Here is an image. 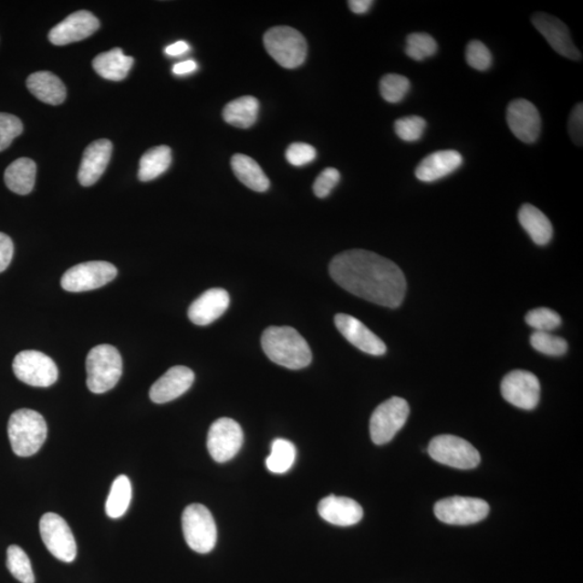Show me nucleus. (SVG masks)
Instances as JSON below:
<instances>
[{"mask_svg":"<svg viewBox=\"0 0 583 583\" xmlns=\"http://www.w3.org/2000/svg\"><path fill=\"white\" fill-rule=\"evenodd\" d=\"M329 275L344 290L388 308H398L406 292V280L398 265L376 253L350 250L329 264Z\"/></svg>","mask_w":583,"mask_h":583,"instance_id":"nucleus-1","label":"nucleus"},{"mask_svg":"<svg viewBox=\"0 0 583 583\" xmlns=\"http://www.w3.org/2000/svg\"><path fill=\"white\" fill-rule=\"evenodd\" d=\"M262 347L270 360L286 369H304L312 360L307 341L291 327H270L265 329Z\"/></svg>","mask_w":583,"mask_h":583,"instance_id":"nucleus-2","label":"nucleus"},{"mask_svg":"<svg viewBox=\"0 0 583 583\" xmlns=\"http://www.w3.org/2000/svg\"><path fill=\"white\" fill-rule=\"evenodd\" d=\"M48 434V427L43 415L27 409L16 411L10 416L8 435L16 455L29 457L35 455L44 445Z\"/></svg>","mask_w":583,"mask_h":583,"instance_id":"nucleus-3","label":"nucleus"},{"mask_svg":"<svg viewBox=\"0 0 583 583\" xmlns=\"http://www.w3.org/2000/svg\"><path fill=\"white\" fill-rule=\"evenodd\" d=\"M87 386L93 393L111 390L122 375V358L114 346L103 344L94 347L88 353Z\"/></svg>","mask_w":583,"mask_h":583,"instance_id":"nucleus-4","label":"nucleus"},{"mask_svg":"<svg viewBox=\"0 0 583 583\" xmlns=\"http://www.w3.org/2000/svg\"><path fill=\"white\" fill-rule=\"evenodd\" d=\"M265 49L280 67L292 69L303 65L307 57V41L296 28L276 26L264 35Z\"/></svg>","mask_w":583,"mask_h":583,"instance_id":"nucleus-5","label":"nucleus"},{"mask_svg":"<svg viewBox=\"0 0 583 583\" xmlns=\"http://www.w3.org/2000/svg\"><path fill=\"white\" fill-rule=\"evenodd\" d=\"M182 533L186 544L198 553H209L214 549L217 529L213 516L203 505H188L182 515Z\"/></svg>","mask_w":583,"mask_h":583,"instance_id":"nucleus-6","label":"nucleus"},{"mask_svg":"<svg viewBox=\"0 0 583 583\" xmlns=\"http://www.w3.org/2000/svg\"><path fill=\"white\" fill-rule=\"evenodd\" d=\"M428 453L433 461L457 469H474L479 466L478 450L468 441L455 435H438L430 441Z\"/></svg>","mask_w":583,"mask_h":583,"instance_id":"nucleus-7","label":"nucleus"},{"mask_svg":"<svg viewBox=\"0 0 583 583\" xmlns=\"http://www.w3.org/2000/svg\"><path fill=\"white\" fill-rule=\"evenodd\" d=\"M409 415V403L402 398L393 397L377 406L370 422V438L374 443H389L403 428Z\"/></svg>","mask_w":583,"mask_h":583,"instance_id":"nucleus-8","label":"nucleus"},{"mask_svg":"<svg viewBox=\"0 0 583 583\" xmlns=\"http://www.w3.org/2000/svg\"><path fill=\"white\" fill-rule=\"evenodd\" d=\"M17 380L32 387H50L57 380V364L45 353L25 350L17 353L13 363Z\"/></svg>","mask_w":583,"mask_h":583,"instance_id":"nucleus-9","label":"nucleus"},{"mask_svg":"<svg viewBox=\"0 0 583 583\" xmlns=\"http://www.w3.org/2000/svg\"><path fill=\"white\" fill-rule=\"evenodd\" d=\"M39 531L47 549L65 563H72L78 556V545L67 521L58 515L46 514L40 518Z\"/></svg>","mask_w":583,"mask_h":583,"instance_id":"nucleus-10","label":"nucleus"},{"mask_svg":"<svg viewBox=\"0 0 583 583\" xmlns=\"http://www.w3.org/2000/svg\"><path fill=\"white\" fill-rule=\"evenodd\" d=\"M118 270L108 262H88L69 268L62 276L61 286L68 292H87L102 287L116 278Z\"/></svg>","mask_w":583,"mask_h":583,"instance_id":"nucleus-11","label":"nucleus"},{"mask_svg":"<svg viewBox=\"0 0 583 583\" xmlns=\"http://www.w3.org/2000/svg\"><path fill=\"white\" fill-rule=\"evenodd\" d=\"M490 514V505L479 498L450 497L439 500L434 515L441 522L450 526H471L484 520Z\"/></svg>","mask_w":583,"mask_h":583,"instance_id":"nucleus-12","label":"nucleus"},{"mask_svg":"<svg viewBox=\"0 0 583 583\" xmlns=\"http://www.w3.org/2000/svg\"><path fill=\"white\" fill-rule=\"evenodd\" d=\"M244 432L237 422L220 418L212 423L208 433V450L216 463L231 461L244 444Z\"/></svg>","mask_w":583,"mask_h":583,"instance_id":"nucleus-13","label":"nucleus"},{"mask_svg":"<svg viewBox=\"0 0 583 583\" xmlns=\"http://www.w3.org/2000/svg\"><path fill=\"white\" fill-rule=\"evenodd\" d=\"M502 393L505 401L516 408L534 410L540 399V382L533 373L516 370L505 376Z\"/></svg>","mask_w":583,"mask_h":583,"instance_id":"nucleus-14","label":"nucleus"},{"mask_svg":"<svg viewBox=\"0 0 583 583\" xmlns=\"http://www.w3.org/2000/svg\"><path fill=\"white\" fill-rule=\"evenodd\" d=\"M506 122L512 133L522 142L532 144L538 140L541 118L536 106L527 99H517L506 109Z\"/></svg>","mask_w":583,"mask_h":583,"instance_id":"nucleus-15","label":"nucleus"},{"mask_svg":"<svg viewBox=\"0 0 583 583\" xmlns=\"http://www.w3.org/2000/svg\"><path fill=\"white\" fill-rule=\"evenodd\" d=\"M532 23L558 55L574 61L581 60V52L577 49L567 26L561 20L547 14L538 13L533 16Z\"/></svg>","mask_w":583,"mask_h":583,"instance_id":"nucleus-16","label":"nucleus"},{"mask_svg":"<svg viewBox=\"0 0 583 583\" xmlns=\"http://www.w3.org/2000/svg\"><path fill=\"white\" fill-rule=\"evenodd\" d=\"M99 27V21L97 16L89 11H78L51 29L49 40L56 46L78 43L91 36Z\"/></svg>","mask_w":583,"mask_h":583,"instance_id":"nucleus-17","label":"nucleus"},{"mask_svg":"<svg viewBox=\"0 0 583 583\" xmlns=\"http://www.w3.org/2000/svg\"><path fill=\"white\" fill-rule=\"evenodd\" d=\"M334 321L340 334L359 350L369 353L370 356L385 355L387 347L384 341L357 318L338 314L335 316Z\"/></svg>","mask_w":583,"mask_h":583,"instance_id":"nucleus-18","label":"nucleus"},{"mask_svg":"<svg viewBox=\"0 0 583 583\" xmlns=\"http://www.w3.org/2000/svg\"><path fill=\"white\" fill-rule=\"evenodd\" d=\"M194 381V374L186 367H173L162 375L150 390L152 402L163 404L173 401L190 390Z\"/></svg>","mask_w":583,"mask_h":583,"instance_id":"nucleus-19","label":"nucleus"},{"mask_svg":"<svg viewBox=\"0 0 583 583\" xmlns=\"http://www.w3.org/2000/svg\"><path fill=\"white\" fill-rule=\"evenodd\" d=\"M231 304V297L224 288H210L200 296L188 309V318L196 326L204 327L213 323Z\"/></svg>","mask_w":583,"mask_h":583,"instance_id":"nucleus-20","label":"nucleus"},{"mask_svg":"<svg viewBox=\"0 0 583 583\" xmlns=\"http://www.w3.org/2000/svg\"><path fill=\"white\" fill-rule=\"evenodd\" d=\"M113 144L109 140L94 141L87 147L78 171V180L82 186L89 187L101 179L108 168Z\"/></svg>","mask_w":583,"mask_h":583,"instance_id":"nucleus-21","label":"nucleus"},{"mask_svg":"<svg viewBox=\"0 0 583 583\" xmlns=\"http://www.w3.org/2000/svg\"><path fill=\"white\" fill-rule=\"evenodd\" d=\"M318 512L324 521L338 526H355L363 517L362 506L356 500L335 495L323 498L318 505Z\"/></svg>","mask_w":583,"mask_h":583,"instance_id":"nucleus-22","label":"nucleus"},{"mask_svg":"<svg viewBox=\"0 0 583 583\" xmlns=\"http://www.w3.org/2000/svg\"><path fill=\"white\" fill-rule=\"evenodd\" d=\"M463 159L456 151H438L429 155L418 164L416 178L432 182L445 178L462 167Z\"/></svg>","mask_w":583,"mask_h":583,"instance_id":"nucleus-23","label":"nucleus"},{"mask_svg":"<svg viewBox=\"0 0 583 583\" xmlns=\"http://www.w3.org/2000/svg\"><path fill=\"white\" fill-rule=\"evenodd\" d=\"M26 86L34 97L47 104L60 105L67 99V88L57 75L50 72H37L28 76Z\"/></svg>","mask_w":583,"mask_h":583,"instance_id":"nucleus-24","label":"nucleus"},{"mask_svg":"<svg viewBox=\"0 0 583 583\" xmlns=\"http://www.w3.org/2000/svg\"><path fill=\"white\" fill-rule=\"evenodd\" d=\"M133 62L132 57L126 56L120 48H114L97 56L92 65L102 78L121 81L127 78Z\"/></svg>","mask_w":583,"mask_h":583,"instance_id":"nucleus-25","label":"nucleus"},{"mask_svg":"<svg viewBox=\"0 0 583 583\" xmlns=\"http://www.w3.org/2000/svg\"><path fill=\"white\" fill-rule=\"evenodd\" d=\"M37 167L32 159H16L5 169V182L11 192L17 194H27L33 191L36 181Z\"/></svg>","mask_w":583,"mask_h":583,"instance_id":"nucleus-26","label":"nucleus"},{"mask_svg":"<svg viewBox=\"0 0 583 583\" xmlns=\"http://www.w3.org/2000/svg\"><path fill=\"white\" fill-rule=\"evenodd\" d=\"M518 221L536 245H546L550 243L552 224L539 209L529 203L524 204L518 212Z\"/></svg>","mask_w":583,"mask_h":583,"instance_id":"nucleus-27","label":"nucleus"},{"mask_svg":"<svg viewBox=\"0 0 583 583\" xmlns=\"http://www.w3.org/2000/svg\"><path fill=\"white\" fill-rule=\"evenodd\" d=\"M231 164L234 175L247 188L257 193L268 191L270 182L255 159L243 154H235L232 158Z\"/></svg>","mask_w":583,"mask_h":583,"instance_id":"nucleus-28","label":"nucleus"},{"mask_svg":"<svg viewBox=\"0 0 583 583\" xmlns=\"http://www.w3.org/2000/svg\"><path fill=\"white\" fill-rule=\"evenodd\" d=\"M258 110L257 99L243 97L228 103L223 110V117L229 125L247 129L256 122Z\"/></svg>","mask_w":583,"mask_h":583,"instance_id":"nucleus-29","label":"nucleus"},{"mask_svg":"<svg viewBox=\"0 0 583 583\" xmlns=\"http://www.w3.org/2000/svg\"><path fill=\"white\" fill-rule=\"evenodd\" d=\"M172 162V151L169 146L161 145L147 151L141 158L139 180L150 182L161 176Z\"/></svg>","mask_w":583,"mask_h":583,"instance_id":"nucleus-30","label":"nucleus"},{"mask_svg":"<svg viewBox=\"0 0 583 583\" xmlns=\"http://www.w3.org/2000/svg\"><path fill=\"white\" fill-rule=\"evenodd\" d=\"M132 499V486L128 476L120 475L110 487L105 511L110 518H120L126 514Z\"/></svg>","mask_w":583,"mask_h":583,"instance_id":"nucleus-31","label":"nucleus"},{"mask_svg":"<svg viewBox=\"0 0 583 583\" xmlns=\"http://www.w3.org/2000/svg\"><path fill=\"white\" fill-rule=\"evenodd\" d=\"M297 449L292 442L276 439L272 444V453L266 459V466L270 473L282 474L287 473L296 462Z\"/></svg>","mask_w":583,"mask_h":583,"instance_id":"nucleus-32","label":"nucleus"},{"mask_svg":"<svg viewBox=\"0 0 583 583\" xmlns=\"http://www.w3.org/2000/svg\"><path fill=\"white\" fill-rule=\"evenodd\" d=\"M7 567L10 574L22 583H35L32 564L19 546H10L7 550Z\"/></svg>","mask_w":583,"mask_h":583,"instance_id":"nucleus-33","label":"nucleus"},{"mask_svg":"<svg viewBox=\"0 0 583 583\" xmlns=\"http://www.w3.org/2000/svg\"><path fill=\"white\" fill-rule=\"evenodd\" d=\"M438 51L437 41L425 33H414L406 38L405 53L415 61H422Z\"/></svg>","mask_w":583,"mask_h":583,"instance_id":"nucleus-34","label":"nucleus"},{"mask_svg":"<svg viewBox=\"0 0 583 583\" xmlns=\"http://www.w3.org/2000/svg\"><path fill=\"white\" fill-rule=\"evenodd\" d=\"M411 82L399 74H388L382 78L380 84L381 97L389 103H399L408 96Z\"/></svg>","mask_w":583,"mask_h":583,"instance_id":"nucleus-35","label":"nucleus"},{"mask_svg":"<svg viewBox=\"0 0 583 583\" xmlns=\"http://www.w3.org/2000/svg\"><path fill=\"white\" fill-rule=\"evenodd\" d=\"M531 344L535 350L547 356H563L568 349L567 340L549 332H535L531 337Z\"/></svg>","mask_w":583,"mask_h":583,"instance_id":"nucleus-36","label":"nucleus"},{"mask_svg":"<svg viewBox=\"0 0 583 583\" xmlns=\"http://www.w3.org/2000/svg\"><path fill=\"white\" fill-rule=\"evenodd\" d=\"M426 127V120L420 116L403 117L394 122V131L398 137L410 143L420 141L425 133Z\"/></svg>","mask_w":583,"mask_h":583,"instance_id":"nucleus-37","label":"nucleus"},{"mask_svg":"<svg viewBox=\"0 0 583 583\" xmlns=\"http://www.w3.org/2000/svg\"><path fill=\"white\" fill-rule=\"evenodd\" d=\"M526 321L536 332H551L561 326L562 319L556 311L549 308H536L528 312Z\"/></svg>","mask_w":583,"mask_h":583,"instance_id":"nucleus-38","label":"nucleus"},{"mask_svg":"<svg viewBox=\"0 0 583 583\" xmlns=\"http://www.w3.org/2000/svg\"><path fill=\"white\" fill-rule=\"evenodd\" d=\"M466 61L471 68L485 72L492 67L493 57L484 44L479 40H473L467 47Z\"/></svg>","mask_w":583,"mask_h":583,"instance_id":"nucleus-39","label":"nucleus"},{"mask_svg":"<svg viewBox=\"0 0 583 583\" xmlns=\"http://www.w3.org/2000/svg\"><path fill=\"white\" fill-rule=\"evenodd\" d=\"M23 132V123L15 115L0 113V151L7 150Z\"/></svg>","mask_w":583,"mask_h":583,"instance_id":"nucleus-40","label":"nucleus"},{"mask_svg":"<svg viewBox=\"0 0 583 583\" xmlns=\"http://www.w3.org/2000/svg\"><path fill=\"white\" fill-rule=\"evenodd\" d=\"M317 151L314 146L306 143H293L286 151L288 163L294 167H303L315 161Z\"/></svg>","mask_w":583,"mask_h":583,"instance_id":"nucleus-41","label":"nucleus"},{"mask_svg":"<svg viewBox=\"0 0 583 583\" xmlns=\"http://www.w3.org/2000/svg\"><path fill=\"white\" fill-rule=\"evenodd\" d=\"M340 173L338 169L327 168L318 176L314 182V193L318 198H327L338 186Z\"/></svg>","mask_w":583,"mask_h":583,"instance_id":"nucleus-42","label":"nucleus"},{"mask_svg":"<svg viewBox=\"0 0 583 583\" xmlns=\"http://www.w3.org/2000/svg\"><path fill=\"white\" fill-rule=\"evenodd\" d=\"M569 137L576 145L582 146L583 142V104L575 106L568 120Z\"/></svg>","mask_w":583,"mask_h":583,"instance_id":"nucleus-43","label":"nucleus"},{"mask_svg":"<svg viewBox=\"0 0 583 583\" xmlns=\"http://www.w3.org/2000/svg\"><path fill=\"white\" fill-rule=\"evenodd\" d=\"M15 246L8 234L0 233V273L5 272L13 261Z\"/></svg>","mask_w":583,"mask_h":583,"instance_id":"nucleus-44","label":"nucleus"},{"mask_svg":"<svg viewBox=\"0 0 583 583\" xmlns=\"http://www.w3.org/2000/svg\"><path fill=\"white\" fill-rule=\"evenodd\" d=\"M374 2L372 0H350L349 5L353 14L364 15L372 8Z\"/></svg>","mask_w":583,"mask_h":583,"instance_id":"nucleus-45","label":"nucleus"},{"mask_svg":"<svg viewBox=\"0 0 583 583\" xmlns=\"http://www.w3.org/2000/svg\"><path fill=\"white\" fill-rule=\"evenodd\" d=\"M198 68V65L194 61H185L175 64L173 67V74L175 75H186L194 72Z\"/></svg>","mask_w":583,"mask_h":583,"instance_id":"nucleus-46","label":"nucleus"},{"mask_svg":"<svg viewBox=\"0 0 583 583\" xmlns=\"http://www.w3.org/2000/svg\"><path fill=\"white\" fill-rule=\"evenodd\" d=\"M188 50H190V45L186 43V41H178L173 45L167 47L166 53L170 57H179L184 55Z\"/></svg>","mask_w":583,"mask_h":583,"instance_id":"nucleus-47","label":"nucleus"}]
</instances>
